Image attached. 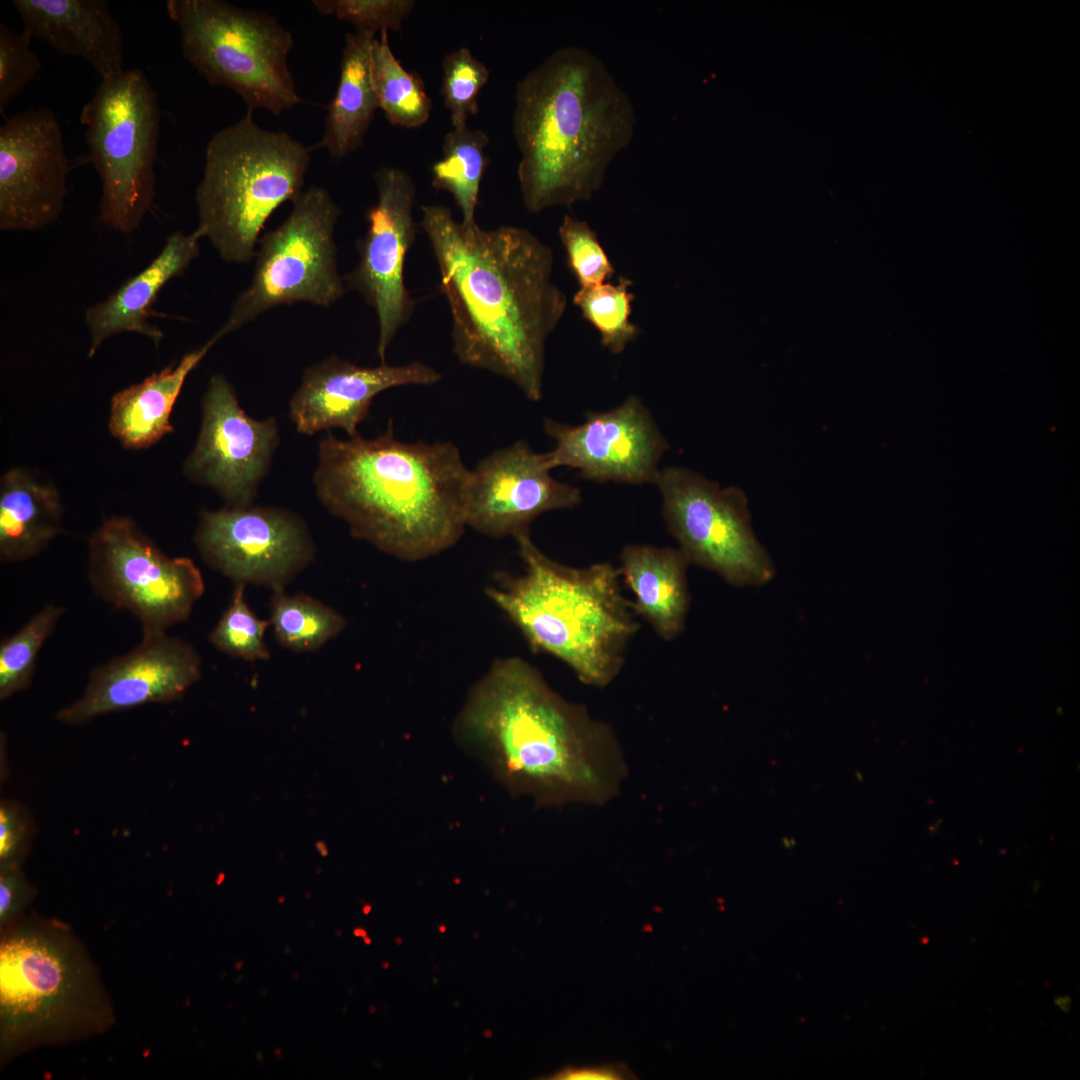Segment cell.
Segmentation results:
<instances>
[{"label": "cell", "instance_id": "e575fe53", "mask_svg": "<svg viewBox=\"0 0 1080 1080\" xmlns=\"http://www.w3.org/2000/svg\"><path fill=\"white\" fill-rule=\"evenodd\" d=\"M317 11L353 24L357 31L400 30L415 5L413 0H314Z\"/></svg>", "mask_w": 1080, "mask_h": 1080}, {"label": "cell", "instance_id": "cb8c5ba5", "mask_svg": "<svg viewBox=\"0 0 1080 1080\" xmlns=\"http://www.w3.org/2000/svg\"><path fill=\"white\" fill-rule=\"evenodd\" d=\"M221 338L216 332L177 364L117 392L111 400L108 422L112 435L126 448L143 449L173 432L170 415L187 376Z\"/></svg>", "mask_w": 1080, "mask_h": 1080}, {"label": "cell", "instance_id": "6da1fadb", "mask_svg": "<svg viewBox=\"0 0 1080 1080\" xmlns=\"http://www.w3.org/2000/svg\"><path fill=\"white\" fill-rule=\"evenodd\" d=\"M421 211L458 361L505 377L539 401L546 341L567 307L553 282L552 250L526 228L466 225L443 205Z\"/></svg>", "mask_w": 1080, "mask_h": 1080}, {"label": "cell", "instance_id": "f1b7e54d", "mask_svg": "<svg viewBox=\"0 0 1080 1080\" xmlns=\"http://www.w3.org/2000/svg\"><path fill=\"white\" fill-rule=\"evenodd\" d=\"M270 626L276 641L294 652H313L337 637L346 620L333 608L304 593L272 591Z\"/></svg>", "mask_w": 1080, "mask_h": 1080}, {"label": "cell", "instance_id": "9a60e30c", "mask_svg": "<svg viewBox=\"0 0 1080 1080\" xmlns=\"http://www.w3.org/2000/svg\"><path fill=\"white\" fill-rule=\"evenodd\" d=\"M278 433L274 418H251L228 380L222 374L213 375L202 400L200 432L184 472L215 490L227 506L251 505L268 472Z\"/></svg>", "mask_w": 1080, "mask_h": 1080}, {"label": "cell", "instance_id": "7a4b0ae2", "mask_svg": "<svg viewBox=\"0 0 1080 1080\" xmlns=\"http://www.w3.org/2000/svg\"><path fill=\"white\" fill-rule=\"evenodd\" d=\"M453 732L511 794L542 806H602L628 774L614 730L520 657L494 661L471 688Z\"/></svg>", "mask_w": 1080, "mask_h": 1080}, {"label": "cell", "instance_id": "f35d334b", "mask_svg": "<svg viewBox=\"0 0 1080 1080\" xmlns=\"http://www.w3.org/2000/svg\"><path fill=\"white\" fill-rule=\"evenodd\" d=\"M554 1078L565 1080H619L631 1078V1073L623 1065H605L567 1068L559 1072Z\"/></svg>", "mask_w": 1080, "mask_h": 1080}, {"label": "cell", "instance_id": "d6a6232c", "mask_svg": "<svg viewBox=\"0 0 1080 1080\" xmlns=\"http://www.w3.org/2000/svg\"><path fill=\"white\" fill-rule=\"evenodd\" d=\"M442 70L441 93L453 128L466 127L468 116L478 113V96L489 80V70L466 47L447 54Z\"/></svg>", "mask_w": 1080, "mask_h": 1080}, {"label": "cell", "instance_id": "8d00e7d4", "mask_svg": "<svg viewBox=\"0 0 1080 1080\" xmlns=\"http://www.w3.org/2000/svg\"><path fill=\"white\" fill-rule=\"evenodd\" d=\"M34 834L30 812L20 802L0 803V872L21 868Z\"/></svg>", "mask_w": 1080, "mask_h": 1080}, {"label": "cell", "instance_id": "83f0119b", "mask_svg": "<svg viewBox=\"0 0 1080 1080\" xmlns=\"http://www.w3.org/2000/svg\"><path fill=\"white\" fill-rule=\"evenodd\" d=\"M489 137L467 126L453 128L443 140V156L432 166V186L449 192L462 213V223L475 222L480 183L488 166Z\"/></svg>", "mask_w": 1080, "mask_h": 1080}, {"label": "cell", "instance_id": "8992f818", "mask_svg": "<svg viewBox=\"0 0 1080 1080\" xmlns=\"http://www.w3.org/2000/svg\"><path fill=\"white\" fill-rule=\"evenodd\" d=\"M112 1003L86 949L63 924L22 918L1 931V1062L106 1031Z\"/></svg>", "mask_w": 1080, "mask_h": 1080}, {"label": "cell", "instance_id": "836d02e7", "mask_svg": "<svg viewBox=\"0 0 1080 1080\" xmlns=\"http://www.w3.org/2000/svg\"><path fill=\"white\" fill-rule=\"evenodd\" d=\"M558 233L580 288L603 284L614 275L613 265L587 222L565 215Z\"/></svg>", "mask_w": 1080, "mask_h": 1080}, {"label": "cell", "instance_id": "484cf974", "mask_svg": "<svg viewBox=\"0 0 1080 1080\" xmlns=\"http://www.w3.org/2000/svg\"><path fill=\"white\" fill-rule=\"evenodd\" d=\"M374 38V33L364 31L348 33L345 37L339 82L327 106L323 137L315 146L326 148L335 159L361 146L379 109L370 70Z\"/></svg>", "mask_w": 1080, "mask_h": 1080}, {"label": "cell", "instance_id": "52a82bcc", "mask_svg": "<svg viewBox=\"0 0 1080 1080\" xmlns=\"http://www.w3.org/2000/svg\"><path fill=\"white\" fill-rule=\"evenodd\" d=\"M251 111L213 135L195 200L196 228L227 262L249 263L272 213L302 192L312 147L261 128Z\"/></svg>", "mask_w": 1080, "mask_h": 1080}, {"label": "cell", "instance_id": "f546056e", "mask_svg": "<svg viewBox=\"0 0 1080 1080\" xmlns=\"http://www.w3.org/2000/svg\"><path fill=\"white\" fill-rule=\"evenodd\" d=\"M631 285V280L621 276L617 284L581 287L573 296L583 317L599 332L602 346L614 354L624 351L640 334V328L630 321Z\"/></svg>", "mask_w": 1080, "mask_h": 1080}, {"label": "cell", "instance_id": "3957f363", "mask_svg": "<svg viewBox=\"0 0 1080 1080\" xmlns=\"http://www.w3.org/2000/svg\"><path fill=\"white\" fill-rule=\"evenodd\" d=\"M471 470L452 442L406 443L384 433L319 443L313 482L321 503L350 533L404 561L424 560L463 535Z\"/></svg>", "mask_w": 1080, "mask_h": 1080}, {"label": "cell", "instance_id": "7c38bea8", "mask_svg": "<svg viewBox=\"0 0 1080 1080\" xmlns=\"http://www.w3.org/2000/svg\"><path fill=\"white\" fill-rule=\"evenodd\" d=\"M89 579L102 599L132 613L143 632L186 621L204 592L202 574L186 557L163 553L129 518L115 516L89 540Z\"/></svg>", "mask_w": 1080, "mask_h": 1080}, {"label": "cell", "instance_id": "ac0fdd59", "mask_svg": "<svg viewBox=\"0 0 1080 1080\" xmlns=\"http://www.w3.org/2000/svg\"><path fill=\"white\" fill-rule=\"evenodd\" d=\"M545 453L524 441L496 450L471 470L465 498V524L494 538L529 533L541 514L570 509L580 490L555 479Z\"/></svg>", "mask_w": 1080, "mask_h": 1080}, {"label": "cell", "instance_id": "4fadbf2b", "mask_svg": "<svg viewBox=\"0 0 1080 1080\" xmlns=\"http://www.w3.org/2000/svg\"><path fill=\"white\" fill-rule=\"evenodd\" d=\"M203 560L235 584L284 589L314 559L304 521L285 509L204 510L194 535Z\"/></svg>", "mask_w": 1080, "mask_h": 1080}, {"label": "cell", "instance_id": "2e32d148", "mask_svg": "<svg viewBox=\"0 0 1080 1080\" xmlns=\"http://www.w3.org/2000/svg\"><path fill=\"white\" fill-rule=\"evenodd\" d=\"M68 173L61 126L51 110L7 119L0 127V229L35 231L56 222Z\"/></svg>", "mask_w": 1080, "mask_h": 1080}, {"label": "cell", "instance_id": "7402d4cb", "mask_svg": "<svg viewBox=\"0 0 1080 1080\" xmlns=\"http://www.w3.org/2000/svg\"><path fill=\"white\" fill-rule=\"evenodd\" d=\"M201 238L197 229L190 234L172 233L148 266L107 299L87 308L85 322L90 335V358L107 339L125 332L148 337L159 346L163 332L150 322L152 316L157 315L154 305L165 285L183 275L199 256Z\"/></svg>", "mask_w": 1080, "mask_h": 1080}, {"label": "cell", "instance_id": "d6986e66", "mask_svg": "<svg viewBox=\"0 0 1080 1080\" xmlns=\"http://www.w3.org/2000/svg\"><path fill=\"white\" fill-rule=\"evenodd\" d=\"M201 675V658L189 643L165 632H143L133 650L91 672L83 695L62 708L57 720L78 725L148 703L171 702Z\"/></svg>", "mask_w": 1080, "mask_h": 1080}, {"label": "cell", "instance_id": "ba28073f", "mask_svg": "<svg viewBox=\"0 0 1080 1080\" xmlns=\"http://www.w3.org/2000/svg\"><path fill=\"white\" fill-rule=\"evenodd\" d=\"M184 58L212 86L238 94L248 111L275 116L301 102L288 66L294 41L278 20L223 0H168Z\"/></svg>", "mask_w": 1080, "mask_h": 1080}, {"label": "cell", "instance_id": "603a6c76", "mask_svg": "<svg viewBox=\"0 0 1080 1080\" xmlns=\"http://www.w3.org/2000/svg\"><path fill=\"white\" fill-rule=\"evenodd\" d=\"M690 561L678 548L628 545L620 556V573L634 594L632 608L666 641L685 626L690 605L687 569Z\"/></svg>", "mask_w": 1080, "mask_h": 1080}, {"label": "cell", "instance_id": "9c48e42d", "mask_svg": "<svg viewBox=\"0 0 1080 1080\" xmlns=\"http://www.w3.org/2000/svg\"><path fill=\"white\" fill-rule=\"evenodd\" d=\"M80 122L101 180L99 221L131 234L140 227L156 196L157 94L142 71L124 70L101 79L81 110Z\"/></svg>", "mask_w": 1080, "mask_h": 1080}, {"label": "cell", "instance_id": "277c9868", "mask_svg": "<svg viewBox=\"0 0 1080 1080\" xmlns=\"http://www.w3.org/2000/svg\"><path fill=\"white\" fill-rule=\"evenodd\" d=\"M635 124L630 98L598 57L578 46L550 54L516 86L513 134L526 209L591 199Z\"/></svg>", "mask_w": 1080, "mask_h": 1080}, {"label": "cell", "instance_id": "d4e9b609", "mask_svg": "<svg viewBox=\"0 0 1080 1080\" xmlns=\"http://www.w3.org/2000/svg\"><path fill=\"white\" fill-rule=\"evenodd\" d=\"M56 487L36 472L15 467L0 482V558L18 562L41 552L62 530Z\"/></svg>", "mask_w": 1080, "mask_h": 1080}, {"label": "cell", "instance_id": "5bb4252c", "mask_svg": "<svg viewBox=\"0 0 1080 1080\" xmlns=\"http://www.w3.org/2000/svg\"><path fill=\"white\" fill-rule=\"evenodd\" d=\"M375 181L378 199L367 211V231L356 243L359 261L343 280L374 309L378 320L377 354L385 363L388 347L415 308L405 286L404 265L416 238V188L410 175L395 167L377 170Z\"/></svg>", "mask_w": 1080, "mask_h": 1080}, {"label": "cell", "instance_id": "44dd1931", "mask_svg": "<svg viewBox=\"0 0 1080 1080\" xmlns=\"http://www.w3.org/2000/svg\"><path fill=\"white\" fill-rule=\"evenodd\" d=\"M24 29L62 54L80 57L101 79L121 74L123 33L105 0H13Z\"/></svg>", "mask_w": 1080, "mask_h": 1080}, {"label": "cell", "instance_id": "d590c367", "mask_svg": "<svg viewBox=\"0 0 1080 1080\" xmlns=\"http://www.w3.org/2000/svg\"><path fill=\"white\" fill-rule=\"evenodd\" d=\"M31 34L23 29L17 33L0 24V110L14 99L35 78L41 68L31 50Z\"/></svg>", "mask_w": 1080, "mask_h": 1080}, {"label": "cell", "instance_id": "ffe728a7", "mask_svg": "<svg viewBox=\"0 0 1080 1080\" xmlns=\"http://www.w3.org/2000/svg\"><path fill=\"white\" fill-rule=\"evenodd\" d=\"M440 379L438 371L419 361L366 367L331 356L303 372L289 404L290 418L303 434L340 428L355 437L376 395L397 386H429Z\"/></svg>", "mask_w": 1080, "mask_h": 1080}, {"label": "cell", "instance_id": "4dcf8cb0", "mask_svg": "<svg viewBox=\"0 0 1080 1080\" xmlns=\"http://www.w3.org/2000/svg\"><path fill=\"white\" fill-rule=\"evenodd\" d=\"M64 608L46 605L0 644V699L29 687L41 647L55 630Z\"/></svg>", "mask_w": 1080, "mask_h": 1080}, {"label": "cell", "instance_id": "e0dca14e", "mask_svg": "<svg viewBox=\"0 0 1080 1080\" xmlns=\"http://www.w3.org/2000/svg\"><path fill=\"white\" fill-rule=\"evenodd\" d=\"M545 433L555 446L545 453L549 467H570L597 482L653 483L668 445L649 410L636 396L606 412H589L578 425L546 418Z\"/></svg>", "mask_w": 1080, "mask_h": 1080}, {"label": "cell", "instance_id": "8fae6325", "mask_svg": "<svg viewBox=\"0 0 1080 1080\" xmlns=\"http://www.w3.org/2000/svg\"><path fill=\"white\" fill-rule=\"evenodd\" d=\"M653 484L667 529L691 564L735 587L762 586L774 578V561L754 532L741 488L722 487L680 466L659 469Z\"/></svg>", "mask_w": 1080, "mask_h": 1080}, {"label": "cell", "instance_id": "5b68a950", "mask_svg": "<svg viewBox=\"0 0 1080 1080\" xmlns=\"http://www.w3.org/2000/svg\"><path fill=\"white\" fill-rule=\"evenodd\" d=\"M515 540L524 571L497 574L487 596L533 650L558 658L586 685H609L639 629L620 589L619 568L606 562L569 567L544 554L529 533Z\"/></svg>", "mask_w": 1080, "mask_h": 1080}, {"label": "cell", "instance_id": "74e56055", "mask_svg": "<svg viewBox=\"0 0 1080 1080\" xmlns=\"http://www.w3.org/2000/svg\"><path fill=\"white\" fill-rule=\"evenodd\" d=\"M35 897L36 889L21 868L0 872L1 931L19 922Z\"/></svg>", "mask_w": 1080, "mask_h": 1080}, {"label": "cell", "instance_id": "1f68e13d", "mask_svg": "<svg viewBox=\"0 0 1080 1080\" xmlns=\"http://www.w3.org/2000/svg\"><path fill=\"white\" fill-rule=\"evenodd\" d=\"M269 620L260 619L245 599V584H235L231 603L209 635L212 645L231 657L246 661L270 658L265 643Z\"/></svg>", "mask_w": 1080, "mask_h": 1080}, {"label": "cell", "instance_id": "4316f807", "mask_svg": "<svg viewBox=\"0 0 1080 1080\" xmlns=\"http://www.w3.org/2000/svg\"><path fill=\"white\" fill-rule=\"evenodd\" d=\"M374 38L370 52V70L379 109L387 120L404 128H416L425 124L432 108L421 78L408 72L394 56L388 40V31H380Z\"/></svg>", "mask_w": 1080, "mask_h": 1080}, {"label": "cell", "instance_id": "30bf717a", "mask_svg": "<svg viewBox=\"0 0 1080 1080\" xmlns=\"http://www.w3.org/2000/svg\"><path fill=\"white\" fill-rule=\"evenodd\" d=\"M289 216L259 239L255 270L217 331L222 337L279 305L329 307L345 293L337 268L334 232L340 208L322 187L292 201Z\"/></svg>", "mask_w": 1080, "mask_h": 1080}]
</instances>
